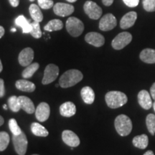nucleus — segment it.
<instances>
[{
	"mask_svg": "<svg viewBox=\"0 0 155 155\" xmlns=\"http://www.w3.org/2000/svg\"><path fill=\"white\" fill-rule=\"evenodd\" d=\"M117 25L116 17L111 13L103 16L99 22V29L102 31H109L113 30Z\"/></svg>",
	"mask_w": 155,
	"mask_h": 155,
	"instance_id": "obj_9",
	"label": "nucleus"
},
{
	"mask_svg": "<svg viewBox=\"0 0 155 155\" xmlns=\"http://www.w3.org/2000/svg\"><path fill=\"white\" fill-rule=\"evenodd\" d=\"M83 78V73L78 70H69L64 73L60 78L59 85L61 88H70L82 81Z\"/></svg>",
	"mask_w": 155,
	"mask_h": 155,
	"instance_id": "obj_1",
	"label": "nucleus"
},
{
	"mask_svg": "<svg viewBox=\"0 0 155 155\" xmlns=\"http://www.w3.org/2000/svg\"><path fill=\"white\" fill-rule=\"evenodd\" d=\"M132 142L134 147L141 149V150H144L147 148L149 144L148 137L146 134L137 136L133 139Z\"/></svg>",
	"mask_w": 155,
	"mask_h": 155,
	"instance_id": "obj_24",
	"label": "nucleus"
},
{
	"mask_svg": "<svg viewBox=\"0 0 155 155\" xmlns=\"http://www.w3.org/2000/svg\"><path fill=\"white\" fill-rule=\"evenodd\" d=\"M85 40L88 44L97 48L101 47L105 43L104 37L101 34L95 32H88V34H86V37H85Z\"/></svg>",
	"mask_w": 155,
	"mask_h": 155,
	"instance_id": "obj_13",
	"label": "nucleus"
},
{
	"mask_svg": "<svg viewBox=\"0 0 155 155\" xmlns=\"http://www.w3.org/2000/svg\"><path fill=\"white\" fill-rule=\"evenodd\" d=\"M34 59V51L32 48H26L19 55V63L22 66L27 67L32 63Z\"/></svg>",
	"mask_w": 155,
	"mask_h": 155,
	"instance_id": "obj_11",
	"label": "nucleus"
},
{
	"mask_svg": "<svg viewBox=\"0 0 155 155\" xmlns=\"http://www.w3.org/2000/svg\"><path fill=\"white\" fill-rule=\"evenodd\" d=\"M32 155H39V154H32Z\"/></svg>",
	"mask_w": 155,
	"mask_h": 155,
	"instance_id": "obj_49",
	"label": "nucleus"
},
{
	"mask_svg": "<svg viewBox=\"0 0 155 155\" xmlns=\"http://www.w3.org/2000/svg\"><path fill=\"white\" fill-rule=\"evenodd\" d=\"M59 75V68L54 64H49L45 69L44 76L42 83L43 85H48L53 83Z\"/></svg>",
	"mask_w": 155,
	"mask_h": 155,
	"instance_id": "obj_8",
	"label": "nucleus"
},
{
	"mask_svg": "<svg viewBox=\"0 0 155 155\" xmlns=\"http://www.w3.org/2000/svg\"><path fill=\"white\" fill-rule=\"evenodd\" d=\"M132 40V35L128 32H121L112 40L111 45L115 50H121Z\"/></svg>",
	"mask_w": 155,
	"mask_h": 155,
	"instance_id": "obj_6",
	"label": "nucleus"
},
{
	"mask_svg": "<svg viewBox=\"0 0 155 155\" xmlns=\"http://www.w3.org/2000/svg\"><path fill=\"white\" fill-rule=\"evenodd\" d=\"M5 94V82L3 79L0 78V98H2Z\"/></svg>",
	"mask_w": 155,
	"mask_h": 155,
	"instance_id": "obj_36",
	"label": "nucleus"
},
{
	"mask_svg": "<svg viewBox=\"0 0 155 155\" xmlns=\"http://www.w3.org/2000/svg\"><path fill=\"white\" fill-rule=\"evenodd\" d=\"M15 24L22 29L23 33H30L31 31V23L23 15H19L15 19Z\"/></svg>",
	"mask_w": 155,
	"mask_h": 155,
	"instance_id": "obj_23",
	"label": "nucleus"
},
{
	"mask_svg": "<svg viewBox=\"0 0 155 155\" xmlns=\"http://www.w3.org/2000/svg\"><path fill=\"white\" fill-rule=\"evenodd\" d=\"M144 155H154V153H153L152 151L149 150V151H147V152H145Z\"/></svg>",
	"mask_w": 155,
	"mask_h": 155,
	"instance_id": "obj_41",
	"label": "nucleus"
},
{
	"mask_svg": "<svg viewBox=\"0 0 155 155\" xmlns=\"http://www.w3.org/2000/svg\"><path fill=\"white\" fill-rule=\"evenodd\" d=\"M102 2L105 6H111L114 2V0H102Z\"/></svg>",
	"mask_w": 155,
	"mask_h": 155,
	"instance_id": "obj_39",
	"label": "nucleus"
},
{
	"mask_svg": "<svg viewBox=\"0 0 155 155\" xmlns=\"http://www.w3.org/2000/svg\"><path fill=\"white\" fill-rule=\"evenodd\" d=\"M81 98L86 104H92L95 100V93L89 86L83 87L81 91Z\"/></svg>",
	"mask_w": 155,
	"mask_h": 155,
	"instance_id": "obj_19",
	"label": "nucleus"
},
{
	"mask_svg": "<svg viewBox=\"0 0 155 155\" xmlns=\"http://www.w3.org/2000/svg\"><path fill=\"white\" fill-rule=\"evenodd\" d=\"M139 58L143 62L149 64L155 63V50L147 48L141 52Z\"/></svg>",
	"mask_w": 155,
	"mask_h": 155,
	"instance_id": "obj_20",
	"label": "nucleus"
},
{
	"mask_svg": "<svg viewBox=\"0 0 155 155\" xmlns=\"http://www.w3.org/2000/svg\"><path fill=\"white\" fill-rule=\"evenodd\" d=\"M2 69H3L2 63V61H1V60H0V73L2 72Z\"/></svg>",
	"mask_w": 155,
	"mask_h": 155,
	"instance_id": "obj_43",
	"label": "nucleus"
},
{
	"mask_svg": "<svg viewBox=\"0 0 155 155\" xmlns=\"http://www.w3.org/2000/svg\"><path fill=\"white\" fill-rule=\"evenodd\" d=\"M124 4L129 7H135L139 5V0H123Z\"/></svg>",
	"mask_w": 155,
	"mask_h": 155,
	"instance_id": "obj_35",
	"label": "nucleus"
},
{
	"mask_svg": "<svg viewBox=\"0 0 155 155\" xmlns=\"http://www.w3.org/2000/svg\"><path fill=\"white\" fill-rule=\"evenodd\" d=\"M39 7L43 9H49L54 6L53 0H38Z\"/></svg>",
	"mask_w": 155,
	"mask_h": 155,
	"instance_id": "obj_34",
	"label": "nucleus"
},
{
	"mask_svg": "<svg viewBox=\"0 0 155 155\" xmlns=\"http://www.w3.org/2000/svg\"><path fill=\"white\" fill-rule=\"evenodd\" d=\"M18 98L19 100V103H20L21 108L22 110H24L25 112H27L29 114H32L34 112H35V105L30 98L24 96H19Z\"/></svg>",
	"mask_w": 155,
	"mask_h": 155,
	"instance_id": "obj_18",
	"label": "nucleus"
},
{
	"mask_svg": "<svg viewBox=\"0 0 155 155\" xmlns=\"http://www.w3.org/2000/svg\"><path fill=\"white\" fill-rule=\"evenodd\" d=\"M76 113V107L73 102L68 101L60 106V114L64 117H71Z\"/></svg>",
	"mask_w": 155,
	"mask_h": 155,
	"instance_id": "obj_17",
	"label": "nucleus"
},
{
	"mask_svg": "<svg viewBox=\"0 0 155 155\" xmlns=\"http://www.w3.org/2000/svg\"><path fill=\"white\" fill-rule=\"evenodd\" d=\"M137 19V14L135 12H130L126 14L120 21V27L121 29L130 28L134 25Z\"/></svg>",
	"mask_w": 155,
	"mask_h": 155,
	"instance_id": "obj_16",
	"label": "nucleus"
},
{
	"mask_svg": "<svg viewBox=\"0 0 155 155\" xmlns=\"http://www.w3.org/2000/svg\"><path fill=\"white\" fill-rule=\"evenodd\" d=\"M39 67H40V65H39V63H31L30 65L27 66L26 68L23 71V72L22 73V77L24 78H31L34 75V73L38 71Z\"/></svg>",
	"mask_w": 155,
	"mask_h": 155,
	"instance_id": "obj_27",
	"label": "nucleus"
},
{
	"mask_svg": "<svg viewBox=\"0 0 155 155\" xmlns=\"http://www.w3.org/2000/svg\"><path fill=\"white\" fill-rule=\"evenodd\" d=\"M3 108H5V110H7V105H5H5L3 106Z\"/></svg>",
	"mask_w": 155,
	"mask_h": 155,
	"instance_id": "obj_47",
	"label": "nucleus"
},
{
	"mask_svg": "<svg viewBox=\"0 0 155 155\" xmlns=\"http://www.w3.org/2000/svg\"><path fill=\"white\" fill-rule=\"evenodd\" d=\"M31 131L34 135L38 136V137H45L48 135V131L39 123H32L31 124Z\"/></svg>",
	"mask_w": 155,
	"mask_h": 155,
	"instance_id": "obj_25",
	"label": "nucleus"
},
{
	"mask_svg": "<svg viewBox=\"0 0 155 155\" xmlns=\"http://www.w3.org/2000/svg\"><path fill=\"white\" fill-rule=\"evenodd\" d=\"M151 95L146 90H142L138 94V102L141 108L145 110L150 109L152 106V101Z\"/></svg>",
	"mask_w": 155,
	"mask_h": 155,
	"instance_id": "obj_15",
	"label": "nucleus"
},
{
	"mask_svg": "<svg viewBox=\"0 0 155 155\" xmlns=\"http://www.w3.org/2000/svg\"><path fill=\"white\" fill-rule=\"evenodd\" d=\"M10 5L12 6L13 7H18L19 4V0H9Z\"/></svg>",
	"mask_w": 155,
	"mask_h": 155,
	"instance_id": "obj_38",
	"label": "nucleus"
},
{
	"mask_svg": "<svg viewBox=\"0 0 155 155\" xmlns=\"http://www.w3.org/2000/svg\"><path fill=\"white\" fill-rule=\"evenodd\" d=\"M12 141L15 150L19 155H25L28 150V139L25 133L22 132L19 135L12 136Z\"/></svg>",
	"mask_w": 155,
	"mask_h": 155,
	"instance_id": "obj_5",
	"label": "nucleus"
},
{
	"mask_svg": "<svg viewBox=\"0 0 155 155\" xmlns=\"http://www.w3.org/2000/svg\"><path fill=\"white\" fill-rule=\"evenodd\" d=\"M66 29L71 36L76 38L83 33L84 25L81 19H78L77 17H71L67 19Z\"/></svg>",
	"mask_w": 155,
	"mask_h": 155,
	"instance_id": "obj_4",
	"label": "nucleus"
},
{
	"mask_svg": "<svg viewBox=\"0 0 155 155\" xmlns=\"http://www.w3.org/2000/svg\"><path fill=\"white\" fill-rule=\"evenodd\" d=\"M4 122H5V120H4L2 116L0 115V127H1V126L3 124Z\"/></svg>",
	"mask_w": 155,
	"mask_h": 155,
	"instance_id": "obj_42",
	"label": "nucleus"
},
{
	"mask_svg": "<svg viewBox=\"0 0 155 155\" xmlns=\"http://www.w3.org/2000/svg\"><path fill=\"white\" fill-rule=\"evenodd\" d=\"M144 9L149 12L155 11V0H142Z\"/></svg>",
	"mask_w": 155,
	"mask_h": 155,
	"instance_id": "obj_33",
	"label": "nucleus"
},
{
	"mask_svg": "<svg viewBox=\"0 0 155 155\" xmlns=\"http://www.w3.org/2000/svg\"><path fill=\"white\" fill-rule=\"evenodd\" d=\"M31 31H30V35L33 38L36 39H39L42 37V32L41 30H40V23L38 22H36V21H34L31 23Z\"/></svg>",
	"mask_w": 155,
	"mask_h": 155,
	"instance_id": "obj_30",
	"label": "nucleus"
},
{
	"mask_svg": "<svg viewBox=\"0 0 155 155\" xmlns=\"http://www.w3.org/2000/svg\"><path fill=\"white\" fill-rule=\"evenodd\" d=\"M8 105L11 111H12L13 112H18L21 109L19 98L16 96L9 97L8 99Z\"/></svg>",
	"mask_w": 155,
	"mask_h": 155,
	"instance_id": "obj_28",
	"label": "nucleus"
},
{
	"mask_svg": "<svg viewBox=\"0 0 155 155\" xmlns=\"http://www.w3.org/2000/svg\"><path fill=\"white\" fill-rule=\"evenodd\" d=\"M9 143V136L5 131L0 132V152H3L7 148Z\"/></svg>",
	"mask_w": 155,
	"mask_h": 155,
	"instance_id": "obj_29",
	"label": "nucleus"
},
{
	"mask_svg": "<svg viewBox=\"0 0 155 155\" xmlns=\"http://www.w3.org/2000/svg\"><path fill=\"white\" fill-rule=\"evenodd\" d=\"M30 2H33V1H35V0H30Z\"/></svg>",
	"mask_w": 155,
	"mask_h": 155,
	"instance_id": "obj_48",
	"label": "nucleus"
},
{
	"mask_svg": "<svg viewBox=\"0 0 155 155\" xmlns=\"http://www.w3.org/2000/svg\"><path fill=\"white\" fill-rule=\"evenodd\" d=\"M152 106H153V108H154V111H155V101H154V102L153 103Z\"/></svg>",
	"mask_w": 155,
	"mask_h": 155,
	"instance_id": "obj_46",
	"label": "nucleus"
},
{
	"mask_svg": "<svg viewBox=\"0 0 155 155\" xmlns=\"http://www.w3.org/2000/svg\"><path fill=\"white\" fill-rule=\"evenodd\" d=\"M105 100L108 106L111 108H117L127 103V95L120 91H109L106 94Z\"/></svg>",
	"mask_w": 155,
	"mask_h": 155,
	"instance_id": "obj_2",
	"label": "nucleus"
},
{
	"mask_svg": "<svg viewBox=\"0 0 155 155\" xmlns=\"http://www.w3.org/2000/svg\"><path fill=\"white\" fill-rule=\"evenodd\" d=\"M17 31V30L15 28H12L11 29V32H15Z\"/></svg>",
	"mask_w": 155,
	"mask_h": 155,
	"instance_id": "obj_45",
	"label": "nucleus"
},
{
	"mask_svg": "<svg viewBox=\"0 0 155 155\" xmlns=\"http://www.w3.org/2000/svg\"><path fill=\"white\" fill-rule=\"evenodd\" d=\"M5 28H4L2 26H0V39L4 36V35H5Z\"/></svg>",
	"mask_w": 155,
	"mask_h": 155,
	"instance_id": "obj_40",
	"label": "nucleus"
},
{
	"mask_svg": "<svg viewBox=\"0 0 155 155\" xmlns=\"http://www.w3.org/2000/svg\"><path fill=\"white\" fill-rule=\"evenodd\" d=\"M67 1L69 2H71V3H73V2H75L77 0H67Z\"/></svg>",
	"mask_w": 155,
	"mask_h": 155,
	"instance_id": "obj_44",
	"label": "nucleus"
},
{
	"mask_svg": "<svg viewBox=\"0 0 155 155\" xmlns=\"http://www.w3.org/2000/svg\"><path fill=\"white\" fill-rule=\"evenodd\" d=\"M74 7L68 4L58 2L53 6V12L58 16L67 17L73 14L74 12Z\"/></svg>",
	"mask_w": 155,
	"mask_h": 155,
	"instance_id": "obj_10",
	"label": "nucleus"
},
{
	"mask_svg": "<svg viewBox=\"0 0 155 155\" xmlns=\"http://www.w3.org/2000/svg\"><path fill=\"white\" fill-rule=\"evenodd\" d=\"M17 88L24 92H33L35 90V85L31 81L27 80H18L15 83Z\"/></svg>",
	"mask_w": 155,
	"mask_h": 155,
	"instance_id": "obj_21",
	"label": "nucleus"
},
{
	"mask_svg": "<svg viewBox=\"0 0 155 155\" xmlns=\"http://www.w3.org/2000/svg\"><path fill=\"white\" fill-rule=\"evenodd\" d=\"M50 106L45 102L40 103L35 110L36 119L40 122L47 121L50 116Z\"/></svg>",
	"mask_w": 155,
	"mask_h": 155,
	"instance_id": "obj_12",
	"label": "nucleus"
},
{
	"mask_svg": "<svg viewBox=\"0 0 155 155\" xmlns=\"http://www.w3.org/2000/svg\"><path fill=\"white\" fill-rule=\"evenodd\" d=\"M9 127L13 135H19L22 133V130L17 124L16 119H11L9 121Z\"/></svg>",
	"mask_w": 155,
	"mask_h": 155,
	"instance_id": "obj_32",
	"label": "nucleus"
},
{
	"mask_svg": "<svg viewBox=\"0 0 155 155\" xmlns=\"http://www.w3.org/2000/svg\"><path fill=\"white\" fill-rule=\"evenodd\" d=\"M29 12H30V16L32 19L36 22H40L43 19V15H42L40 7L35 4H32L29 7Z\"/></svg>",
	"mask_w": 155,
	"mask_h": 155,
	"instance_id": "obj_22",
	"label": "nucleus"
},
{
	"mask_svg": "<svg viewBox=\"0 0 155 155\" xmlns=\"http://www.w3.org/2000/svg\"><path fill=\"white\" fill-rule=\"evenodd\" d=\"M63 28V23L60 19H52L44 27V30L48 32H53V31L61 30Z\"/></svg>",
	"mask_w": 155,
	"mask_h": 155,
	"instance_id": "obj_26",
	"label": "nucleus"
},
{
	"mask_svg": "<svg viewBox=\"0 0 155 155\" xmlns=\"http://www.w3.org/2000/svg\"><path fill=\"white\" fill-rule=\"evenodd\" d=\"M146 124L148 131L152 135L155 134V116L154 114H150L147 115L146 119Z\"/></svg>",
	"mask_w": 155,
	"mask_h": 155,
	"instance_id": "obj_31",
	"label": "nucleus"
},
{
	"mask_svg": "<svg viewBox=\"0 0 155 155\" xmlns=\"http://www.w3.org/2000/svg\"><path fill=\"white\" fill-rule=\"evenodd\" d=\"M62 139L65 144L71 147H76L80 144V139L72 131H63L62 133Z\"/></svg>",
	"mask_w": 155,
	"mask_h": 155,
	"instance_id": "obj_14",
	"label": "nucleus"
},
{
	"mask_svg": "<svg viewBox=\"0 0 155 155\" xmlns=\"http://www.w3.org/2000/svg\"><path fill=\"white\" fill-rule=\"evenodd\" d=\"M83 9L85 13L92 19H99L102 15V9L93 1L86 2Z\"/></svg>",
	"mask_w": 155,
	"mask_h": 155,
	"instance_id": "obj_7",
	"label": "nucleus"
},
{
	"mask_svg": "<svg viewBox=\"0 0 155 155\" xmlns=\"http://www.w3.org/2000/svg\"><path fill=\"white\" fill-rule=\"evenodd\" d=\"M114 125L116 131L122 137L128 136L132 130V122L127 116L124 114L118 116L116 118Z\"/></svg>",
	"mask_w": 155,
	"mask_h": 155,
	"instance_id": "obj_3",
	"label": "nucleus"
},
{
	"mask_svg": "<svg viewBox=\"0 0 155 155\" xmlns=\"http://www.w3.org/2000/svg\"><path fill=\"white\" fill-rule=\"evenodd\" d=\"M150 95L152 96V99L155 101V82L153 83L152 87L150 88Z\"/></svg>",
	"mask_w": 155,
	"mask_h": 155,
	"instance_id": "obj_37",
	"label": "nucleus"
}]
</instances>
